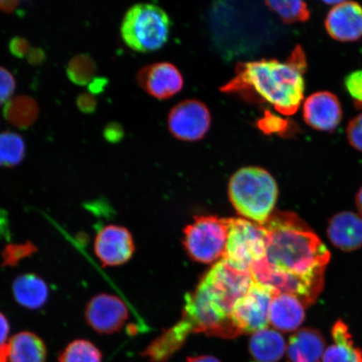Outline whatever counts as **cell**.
Segmentation results:
<instances>
[{"label":"cell","mask_w":362,"mask_h":362,"mask_svg":"<svg viewBox=\"0 0 362 362\" xmlns=\"http://www.w3.org/2000/svg\"><path fill=\"white\" fill-rule=\"evenodd\" d=\"M306 68L305 54L297 47L286 62L264 59L239 63L236 75L221 90L241 95L248 101L269 103L281 115L291 116L305 100Z\"/></svg>","instance_id":"1"},{"label":"cell","mask_w":362,"mask_h":362,"mask_svg":"<svg viewBox=\"0 0 362 362\" xmlns=\"http://www.w3.org/2000/svg\"><path fill=\"white\" fill-rule=\"evenodd\" d=\"M262 228L267 235L266 259L271 265L302 278L325 281L330 252L300 216L274 212Z\"/></svg>","instance_id":"2"},{"label":"cell","mask_w":362,"mask_h":362,"mask_svg":"<svg viewBox=\"0 0 362 362\" xmlns=\"http://www.w3.org/2000/svg\"><path fill=\"white\" fill-rule=\"evenodd\" d=\"M228 194L238 214L262 226L273 214L279 189L269 171L249 166L238 170L230 179Z\"/></svg>","instance_id":"3"},{"label":"cell","mask_w":362,"mask_h":362,"mask_svg":"<svg viewBox=\"0 0 362 362\" xmlns=\"http://www.w3.org/2000/svg\"><path fill=\"white\" fill-rule=\"evenodd\" d=\"M170 27V16L162 8L153 4H137L126 12L122 21L121 36L133 51L152 52L164 47Z\"/></svg>","instance_id":"4"},{"label":"cell","mask_w":362,"mask_h":362,"mask_svg":"<svg viewBox=\"0 0 362 362\" xmlns=\"http://www.w3.org/2000/svg\"><path fill=\"white\" fill-rule=\"evenodd\" d=\"M228 236L223 259L240 271L266 257L267 235L262 226L241 218H229Z\"/></svg>","instance_id":"5"},{"label":"cell","mask_w":362,"mask_h":362,"mask_svg":"<svg viewBox=\"0 0 362 362\" xmlns=\"http://www.w3.org/2000/svg\"><path fill=\"white\" fill-rule=\"evenodd\" d=\"M184 234V245L189 256L202 264H211L223 257L228 221L214 216H196Z\"/></svg>","instance_id":"6"},{"label":"cell","mask_w":362,"mask_h":362,"mask_svg":"<svg viewBox=\"0 0 362 362\" xmlns=\"http://www.w3.org/2000/svg\"><path fill=\"white\" fill-rule=\"evenodd\" d=\"M253 281L269 289L272 293H287L296 296L307 306L313 305L324 287L323 281H316L287 273L271 265L266 257L253 264L250 269Z\"/></svg>","instance_id":"7"},{"label":"cell","mask_w":362,"mask_h":362,"mask_svg":"<svg viewBox=\"0 0 362 362\" xmlns=\"http://www.w3.org/2000/svg\"><path fill=\"white\" fill-rule=\"evenodd\" d=\"M201 281L230 315L236 302L250 288L253 279L250 272L240 271L221 259L212 266Z\"/></svg>","instance_id":"8"},{"label":"cell","mask_w":362,"mask_h":362,"mask_svg":"<svg viewBox=\"0 0 362 362\" xmlns=\"http://www.w3.org/2000/svg\"><path fill=\"white\" fill-rule=\"evenodd\" d=\"M274 294L253 281L250 288L239 298L230 312V319L239 334H250L267 328Z\"/></svg>","instance_id":"9"},{"label":"cell","mask_w":362,"mask_h":362,"mask_svg":"<svg viewBox=\"0 0 362 362\" xmlns=\"http://www.w3.org/2000/svg\"><path fill=\"white\" fill-rule=\"evenodd\" d=\"M211 124V116L205 103L188 99L176 104L168 115V128L175 138L194 142L205 137Z\"/></svg>","instance_id":"10"},{"label":"cell","mask_w":362,"mask_h":362,"mask_svg":"<svg viewBox=\"0 0 362 362\" xmlns=\"http://www.w3.org/2000/svg\"><path fill=\"white\" fill-rule=\"evenodd\" d=\"M85 318L94 332L112 334L123 328L129 318V309L120 298L110 293H100L88 301Z\"/></svg>","instance_id":"11"},{"label":"cell","mask_w":362,"mask_h":362,"mask_svg":"<svg viewBox=\"0 0 362 362\" xmlns=\"http://www.w3.org/2000/svg\"><path fill=\"white\" fill-rule=\"evenodd\" d=\"M94 252L104 267L123 265L132 259L135 252L132 234L124 226H104L95 238Z\"/></svg>","instance_id":"12"},{"label":"cell","mask_w":362,"mask_h":362,"mask_svg":"<svg viewBox=\"0 0 362 362\" xmlns=\"http://www.w3.org/2000/svg\"><path fill=\"white\" fill-rule=\"evenodd\" d=\"M139 87L158 100H166L183 88L184 79L178 68L169 62H157L138 72Z\"/></svg>","instance_id":"13"},{"label":"cell","mask_w":362,"mask_h":362,"mask_svg":"<svg viewBox=\"0 0 362 362\" xmlns=\"http://www.w3.org/2000/svg\"><path fill=\"white\" fill-rule=\"evenodd\" d=\"M303 117L310 128L332 132L343 117V108L336 94L329 90L312 93L303 104Z\"/></svg>","instance_id":"14"},{"label":"cell","mask_w":362,"mask_h":362,"mask_svg":"<svg viewBox=\"0 0 362 362\" xmlns=\"http://www.w3.org/2000/svg\"><path fill=\"white\" fill-rule=\"evenodd\" d=\"M325 28L337 42H357L362 38V6L355 1H339L330 8Z\"/></svg>","instance_id":"15"},{"label":"cell","mask_w":362,"mask_h":362,"mask_svg":"<svg viewBox=\"0 0 362 362\" xmlns=\"http://www.w3.org/2000/svg\"><path fill=\"white\" fill-rule=\"evenodd\" d=\"M327 237L334 247L350 252L362 247V217L351 211H341L329 219Z\"/></svg>","instance_id":"16"},{"label":"cell","mask_w":362,"mask_h":362,"mask_svg":"<svg viewBox=\"0 0 362 362\" xmlns=\"http://www.w3.org/2000/svg\"><path fill=\"white\" fill-rule=\"evenodd\" d=\"M305 307L296 296L287 293L275 294L271 301L269 323L282 332H293L304 322Z\"/></svg>","instance_id":"17"},{"label":"cell","mask_w":362,"mask_h":362,"mask_svg":"<svg viewBox=\"0 0 362 362\" xmlns=\"http://www.w3.org/2000/svg\"><path fill=\"white\" fill-rule=\"evenodd\" d=\"M325 339L319 330L305 328L289 339L287 354L289 362H320L324 355Z\"/></svg>","instance_id":"18"},{"label":"cell","mask_w":362,"mask_h":362,"mask_svg":"<svg viewBox=\"0 0 362 362\" xmlns=\"http://www.w3.org/2000/svg\"><path fill=\"white\" fill-rule=\"evenodd\" d=\"M13 298L21 306L29 310H38L48 300L49 288L47 283L34 274L19 276L13 283Z\"/></svg>","instance_id":"19"},{"label":"cell","mask_w":362,"mask_h":362,"mask_svg":"<svg viewBox=\"0 0 362 362\" xmlns=\"http://www.w3.org/2000/svg\"><path fill=\"white\" fill-rule=\"evenodd\" d=\"M47 348L37 334L21 332L8 343V362H47Z\"/></svg>","instance_id":"20"},{"label":"cell","mask_w":362,"mask_h":362,"mask_svg":"<svg viewBox=\"0 0 362 362\" xmlns=\"http://www.w3.org/2000/svg\"><path fill=\"white\" fill-rule=\"evenodd\" d=\"M333 345L323 355V362H362V352L354 346L349 328L342 320L333 325Z\"/></svg>","instance_id":"21"},{"label":"cell","mask_w":362,"mask_h":362,"mask_svg":"<svg viewBox=\"0 0 362 362\" xmlns=\"http://www.w3.org/2000/svg\"><path fill=\"white\" fill-rule=\"evenodd\" d=\"M286 344L282 334L273 329H262L255 333L249 342V351L257 361L277 362L282 358Z\"/></svg>","instance_id":"22"},{"label":"cell","mask_w":362,"mask_h":362,"mask_svg":"<svg viewBox=\"0 0 362 362\" xmlns=\"http://www.w3.org/2000/svg\"><path fill=\"white\" fill-rule=\"evenodd\" d=\"M3 115L8 123L18 129H27L37 119L39 106L33 98L21 95L6 103Z\"/></svg>","instance_id":"23"},{"label":"cell","mask_w":362,"mask_h":362,"mask_svg":"<svg viewBox=\"0 0 362 362\" xmlns=\"http://www.w3.org/2000/svg\"><path fill=\"white\" fill-rule=\"evenodd\" d=\"M58 362H103V354L92 341L78 339L60 352Z\"/></svg>","instance_id":"24"},{"label":"cell","mask_w":362,"mask_h":362,"mask_svg":"<svg viewBox=\"0 0 362 362\" xmlns=\"http://www.w3.org/2000/svg\"><path fill=\"white\" fill-rule=\"evenodd\" d=\"M25 156V144L21 135L13 132L0 133V166L15 167Z\"/></svg>","instance_id":"25"},{"label":"cell","mask_w":362,"mask_h":362,"mask_svg":"<svg viewBox=\"0 0 362 362\" xmlns=\"http://www.w3.org/2000/svg\"><path fill=\"white\" fill-rule=\"evenodd\" d=\"M96 71V62L87 53L78 54L71 59L66 67L68 78L79 86L88 85L94 78Z\"/></svg>","instance_id":"26"},{"label":"cell","mask_w":362,"mask_h":362,"mask_svg":"<svg viewBox=\"0 0 362 362\" xmlns=\"http://www.w3.org/2000/svg\"><path fill=\"white\" fill-rule=\"evenodd\" d=\"M265 4L286 24L305 22L310 17L309 7L303 1H267Z\"/></svg>","instance_id":"27"},{"label":"cell","mask_w":362,"mask_h":362,"mask_svg":"<svg viewBox=\"0 0 362 362\" xmlns=\"http://www.w3.org/2000/svg\"><path fill=\"white\" fill-rule=\"evenodd\" d=\"M38 249L30 242L8 244L2 252L3 266L16 267L22 260L35 255Z\"/></svg>","instance_id":"28"},{"label":"cell","mask_w":362,"mask_h":362,"mask_svg":"<svg viewBox=\"0 0 362 362\" xmlns=\"http://www.w3.org/2000/svg\"><path fill=\"white\" fill-rule=\"evenodd\" d=\"M344 85L352 99L356 110H362V70L351 72L346 76Z\"/></svg>","instance_id":"29"},{"label":"cell","mask_w":362,"mask_h":362,"mask_svg":"<svg viewBox=\"0 0 362 362\" xmlns=\"http://www.w3.org/2000/svg\"><path fill=\"white\" fill-rule=\"evenodd\" d=\"M16 87V79L11 72L0 66V106L11 100Z\"/></svg>","instance_id":"30"},{"label":"cell","mask_w":362,"mask_h":362,"mask_svg":"<svg viewBox=\"0 0 362 362\" xmlns=\"http://www.w3.org/2000/svg\"><path fill=\"white\" fill-rule=\"evenodd\" d=\"M346 137L350 146L362 153V112L353 117L348 124Z\"/></svg>","instance_id":"31"},{"label":"cell","mask_w":362,"mask_h":362,"mask_svg":"<svg viewBox=\"0 0 362 362\" xmlns=\"http://www.w3.org/2000/svg\"><path fill=\"white\" fill-rule=\"evenodd\" d=\"M11 327L8 320L0 312V362H8V343Z\"/></svg>","instance_id":"32"},{"label":"cell","mask_w":362,"mask_h":362,"mask_svg":"<svg viewBox=\"0 0 362 362\" xmlns=\"http://www.w3.org/2000/svg\"><path fill=\"white\" fill-rule=\"evenodd\" d=\"M8 49L13 57L17 58H24L28 55L30 49V43L24 37L16 36L11 40L8 43Z\"/></svg>","instance_id":"33"},{"label":"cell","mask_w":362,"mask_h":362,"mask_svg":"<svg viewBox=\"0 0 362 362\" xmlns=\"http://www.w3.org/2000/svg\"><path fill=\"white\" fill-rule=\"evenodd\" d=\"M76 106L84 115H93L97 110V99L90 93H81L76 98Z\"/></svg>","instance_id":"34"},{"label":"cell","mask_w":362,"mask_h":362,"mask_svg":"<svg viewBox=\"0 0 362 362\" xmlns=\"http://www.w3.org/2000/svg\"><path fill=\"white\" fill-rule=\"evenodd\" d=\"M104 138L108 143L117 144L124 137L123 127L117 122H111L103 130Z\"/></svg>","instance_id":"35"},{"label":"cell","mask_w":362,"mask_h":362,"mask_svg":"<svg viewBox=\"0 0 362 362\" xmlns=\"http://www.w3.org/2000/svg\"><path fill=\"white\" fill-rule=\"evenodd\" d=\"M47 55L43 49L40 47L30 48L28 55H27V61L33 66H39L42 64L45 61Z\"/></svg>","instance_id":"36"},{"label":"cell","mask_w":362,"mask_h":362,"mask_svg":"<svg viewBox=\"0 0 362 362\" xmlns=\"http://www.w3.org/2000/svg\"><path fill=\"white\" fill-rule=\"evenodd\" d=\"M108 80L103 76L94 78L92 81L88 84V90L90 94L98 95L104 92L107 88Z\"/></svg>","instance_id":"37"},{"label":"cell","mask_w":362,"mask_h":362,"mask_svg":"<svg viewBox=\"0 0 362 362\" xmlns=\"http://www.w3.org/2000/svg\"><path fill=\"white\" fill-rule=\"evenodd\" d=\"M19 2L18 1H0V11L10 13L16 10Z\"/></svg>","instance_id":"38"},{"label":"cell","mask_w":362,"mask_h":362,"mask_svg":"<svg viewBox=\"0 0 362 362\" xmlns=\"http://www.w3.org/2000/svg\"><path fill=\"white\" fill-rule=\"evenodd\" d=\"M187 362H221L218 359L211 356H200L196 357H189Z\"/></svg>","instance_id":"39"},{"label":"cell","mask_w":362,"mask_h":362,"mask_svg":"<svg viewBox=\"0 0 362 362\" xmlns=\"http://www.w3.org/2000/svg\"><path fill=\"white\" fill-rule=\"evenodd\" d=\"M356 206L360 216L362 217V187L358 189L356 196Z\"/></svg>","instance_id":"40"}]
</instances>
